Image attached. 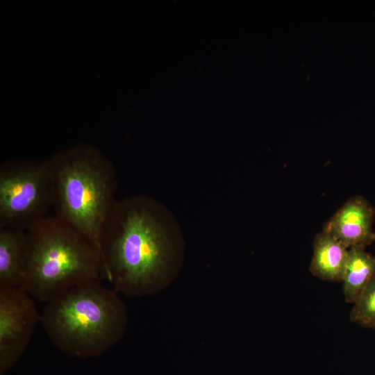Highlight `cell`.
I'll return each instance as SVG.
<instances>
[{"mask_svg":"<svg viewBox=\"0 0 375 375\" xmlns=\"http://www.w3.org/2000/svg\"><path fill=\"white\" fill-rule=\"evenodd\" d=\"M104 279L127 297L155 294L178 270L181 250L158 203L147 197L117 201L100 244Z\"/></svg>","mask_w":375,"mask_h":375,"instance_id":"1","label":"cell"},{"mask_svg":"<svg viewBox=\"0 0 375 375\" xmlns=\"http://www.w3.org/2000/svg\"><path fill=\"white\" fill-rule=\"evenodd\" d=\"M117 293L101 281L77 285L47 303L40 323L61 351L98 356L119 342L127 328L126 308Z\"/></svg>","mask_w":375,"mask_h":375,"instance_id":"2","label":"cell"},{"mask_svg":"<svg viewBox=\"0 0 375 375\" xmlns=\"http://www.w3.org/2000/svg\"><path fill=\"white\" fill-rule=\"evenodd\" d=\"M47 162L54 215L85 236L100 252L105 225L117 201L114 165L88 144L58 152Z\"/></svg>","mask_w":375,"mask_h":375,"instance_id":"3","label":"cell"},{"mask_svg":"<svg viewBox=\"0 0 375 375\" xmlns=\"http://www.w3.org/2000/svg\"><path fill=\"white\" fill-rule=\"evenodd\" d=\"M104 279L102 258L85 236L58 217L26 231L22 288L47 303L77 285Z\"/></svg>","mask_w":375,"mask_h":375,"instance_id":"4","label":"cell"},{"mask_svg":"<svg viewBox=\"0 0 375 375\" xmlns=\"http://www.w3.org/2000/svg\"><path fill=\"white\" fill-rule=\"evenodd\" d=\"M47 160H12L0 165V228L28 231L53 207Z\"/></svg>","mask_w":375,"mask_h":375,"instance_id":"5","label":"cell"},{"mask_svg":"<svg viewBox=\"0 0 375 375\" xmlns=\"http://www.w3.org/2000/svg\"><path fill=\"white\" fill-rule=\"evenodd\" d=\"M40 322L33 297L22 288H0V367L3 374L18 361Z\"/></svg>","mask_w":375,"mask_h":375,"instance_id":"6","label":"cell"},{"mask_svg":"<svg viewBox=\"0 0 375 375\" xmlns=\"http://www.w3.org/2000/svg\"><path fill=\"white\" fill-rule=\"evenodd\" d=\"M374 210L361 197L345 201L326 222L322 231L345 247L365 248L374 239Z\"/></svg>","mask_w":375,"mask_h":375,"instance_id":"7","label":"cell"},{"mask_svg":"<svg viewBox=\"0 0 375 375\" xmlns=\"http://www.w3.org/2000/svg\"><path fill=\"white\" fill-rule=\"evenodd\" d=\"M348 252L349 248L322 231L313 241L310 272L323 281H342Z\"/></svg>","mask_w":375,"mask_h":375,"instance_id":"8","label":"cell"},{"mask_svg":"<svg viewBox=\"0 0 375 375\" xmlns=\"http://www.w3.org/2000/svg\"><path fill=\"white\" fill-rule=\"evenodd\" d=\"M26 232L0 228V288H22Z\"/></svg>","mask_w":375,"mask_h":375,"instance_id":"9","label":"cell"},{"mask_svg":"<svg viewBox=\"0 0 375 375\" xmlns=\"http://www.w3.org/2000/svg\"><path fill=\"white\" fill-rule=\"evenodd\" d=\"M375 276V258L364 248L349 249L342 277V290L347 302L353 303Z\"/></svg>","mask_w":375,"mask_h":375,"instance_id":"10","label":"cell"},{"mask_svg":"<svg viewBox=\"0 0 375 375\" xmlns=\"http://www.w3.org/2000/svg\"><path fill=\"white\" fill-rule=\"evenodd\" d=\"M350 320L375 328V276L353 303Z\"/></svg>","mask_w":375,"mask_h":375,"instance_id":"11","label":"cell"}]
</instances>
